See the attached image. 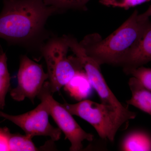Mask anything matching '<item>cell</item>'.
Instances as JSON below:
<instances>
[{"label": "cell", "instance_id": "13", "mask_svg": "<svg viewBox=\"0 0 151 151\" xmlns=\"http://www.w3.org/2000/svg\"><path fill=\"white\" fill-rule=\"evenodd\" d=\"M47 5L56 9L58 13L69 10L85 11L87 3L90 0H43Z\"/></svg>", "mask_w": 151, "mask_h": 151}, {"label": "cell", "instance_id": "14", "mask_svg": "<svg viewBox=\"0 0 151 151\" xmlns=\"http://www.w3.org/2000/svg\"><path fill=\"white\" fill-rule=\"evenodd\" d=\"M32 138L27 135L10 134L9 140V150L35 151L40 150L32 141Z\"/></svg>", "mask_w": 151, "mask_h": 151}, {"label": "cell", "instance_id": "10", "mask_svg": "<svg viewBox=\"0 0 151 151\" xmlns=\"http://www.w3.org/2000/svg\"><path fill=\"white\" fill-rule=\"evenodd\" d=\"M128 84L132 97L127 101V105L139 108L151 116V91L146 89L134 77L130 78Z\"/></svg>", "mask_w": 151, "mask_h": 151}, {"label": "cell", "instance_id": "5", "mask_svg": "<svg viewBox=\"0 0 151 151\" xmlns=\"http://www.w3.org/2000/svg\"><path fill=\"white\" fill-rule=\"evenodd\" d=\"M62 37L81 63L89 83L97 92L101 103L115 108L128 122L134 119L136 113L129 110L128 105L124 106L122 105L109 88L101 72V65L86 54L76 38L70 35Z\"/></svg>", "mask_w": 151, "mask_h": 151}, {"label": "cell", "instance_id": "18", "mask_svg": "<svg viewBox=\"0 0 151 151\" xmlns=\"http://www.w3.org/2000/svg\"><path fill=\"white\" fill-rule=\"evenodd\" d=\"M151 17V5L146 12L142 14H139V17L141 19H147Z\"/></svg>", "mask_w": 151, "mask_h": 151}, {"label": "cell", "instance_id": "4", "mask_svg": "<svg viewBox=\"0 0 151 151\" xmlns=\"http://www.w3.org/2000/svg\"><path fill=\"white\" fill-rule=\"evenodd\" d=\"M73 116L80 117L94 127L100 138L113 142L118 130L128 122L111 106L89 100L75 104H63Z\"/></svg>", "mask_w": 151, "mask_h": 151}, {"label": "cell", "instance_id": "17", "mask_svg": "<svg viewBox=\"0 0 151 151\" xmlns=\"http://www.w3.org/2000/svg\"><path fill=\"white\" fill-rule=\"evenodd\" d=\"M10 134L8 128H0V151H9V140Z\"/></svg>", "mask_w": 151, "mask_h": 151}, {"label": "cell", "instance_id": "3", "mask_svg": "<svg viewBox=\"0 0 151 151\" xmlns=\"http://www.w3.org/2000/svg\"><path fill=\"white\" fill-rule=\"evenodd\" d=\"M69 47L63 37L52 36L40 50L47 67L52 94L65 86L76 73L83 70L76 56H67Z\"/></svg>", "mask_w": 151, "mask_h": 151}, {"label": "cell", "instance_id": "11", "mask_svg": "<svg viewBox=\"0 0 151 151\" xmlns=\"http://www.w3.org/2000/svg\"><path fill=\"white\" fill-rule=\"evenodd\" d=\"M122 149L124 151H151V137L145 132H132L124 139Z\"/></svg>", "mask_w": 151, "mask_h": 151}, {"label": "cell", "instance_id": "15", "mask_svg": "<svg viewBox=\"0 0 151 151\" xmlns=\"http://www.w3.org/2000/svg\"><path fill=\"white\" fill-rule=\"evenodd\" d=\"M124 73L134 77L146 89L151 91V68L141 66L127 70Z\"/></svg>", "mask_w": 151, "mask_h": 151}, {"label": "cell", "instance_id": "19", "mask_svg": "<svg viewBox=\"0 0 151 151\" xmlns=\"http://www.w3.org/2000/svg\"></svg>", "mask_w": 151, "mask_h": 151}, {"label": "cell", "instance_id": "12", "mask_svg": "<svg viewBox=\"0 0 151 151\" xmlns=\"http://www.w3.org/2000/svg\"><path fill=\"white\" fill-rule=\"evenodd\" d=\"M10 86V76L6 52L0 47V109L4 110L6 98Z\"/></svg>", "mask_w": 151, "mask_h": 151}, {"label": "cell", "instance_id": "2", "mask_svg": "<svg viewBox=\"0 0 151 151\" xmlns=\"http://www.w3.org/2000/svg\"><path fill=\"white\" fill-rule=\"evenodd\" d=\"M139 14L136 10L119 28L104 39L98 34H91L86 35L79 43L86 54L100 65L118 66L150 22L149 19H141Z\"/></svg>", "mask_w": 151, "mask_h": 151}, {"label": "cell", "instance_id": "16", "mask_svg": "<svg viewBox=\"0 0 151 151\" xmlns=\"http://www.w3.org/2000/svg\"><path fill=\"white\" fill-rule=\"evenodd\" d=\"M150 1L151 0H100L99 2L107 6H112L127 10Z\"/></svg>", "mask_w": 151, "mask_h": 151}, {"label": "cell", "instance_id": "6", "mask_svg": "<svg viewBox=\"0 0 151 151\" xmlns=\"http://www.w3.org/2000/svg\"><path fill=\"white\" fill-rule=\"evenodd\" d=\"M52 95L49 82L46 81L37 97L47 104L50 115L70 142V150H81L83 148V141L92 142L94 136L83 130L75 121L73 115L66 110L63 104L55 100Z\"/></svg>", "mask_w": 151, "mask_h": 151}, {"label": "cell", "instance_id": "9", "mask_svg": "<svg viewBox=\"0 0 151 151\" xmlns=\"http://www.w3.org/2000/svg\"><path fill=\"white\" fill-rule=\"evenodd\" d=\"M151 61V22L140 37L130 49L118 66L124 72L134 69Z\"/></svg>", "mask_w": 151, "mask_h": 151}, {"label": "cell", "instance_id": "8", "mask_svg": "<svg viewBox=\"0 0 151 151\" xmlns=\"http://www.w3.org/2000/svg\"><path fill=\"white\" fill-rule=\"evenodd\" d=\"M17 79V85L10 91L11 97L18 102L27 98L34 103L35 97L48 79V75L41 64L23 55L20 59Z\"/></svg>", "mask_w": 151, "mask_h": 151}, {"label": "cell", "instance_id": "1", "mask_svg": "<svg viewBox=\"0 0 151 151\" xmlns=\"http://www.w3.org/2000/svg\"><path fill=\"white\" fill-rule=\"evenodd\" d=\"M58 14L43 0H3L0 13V38L10 45L40 51L52 35L46 28L47 20Z\"/></svg>", "mask_w": 151, "mask_h": 151}, {"label": "cell", "instance_id": "7", "mask_svg": "<svg viewBox=\"0 0 151 151\" xmlns=\"http://www.w3.org/2000/svg\"><path fill=\"white\" fill-rule=\"evenodd\" d=\"M50 115L47 104L43 100L33 110L21 115H9L0 111V117L20 127L25 135L32 138L35 136L48 137L54 142L60 139L62 132L50 124Z\"/></svg>", "mask_w": 151, "mask_h": 151}]
</instances>
